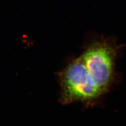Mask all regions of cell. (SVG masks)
<instances>
[{"instance_id":"1","label":"cell","mask_w":126,"mask_h":126,"mask_svg":"<svg viewBox=\"0 0 126 126\" xmlns=\"http://www.w3.org/2000/svg\"><path fill=\"white\" fill-rule=\"evenodd\" d=\"M57 76L61 87L59 100L63 105L92 102L102 96L90 77L81 55L71 61Z\"/></svg>"},{"instance_id":"2","label":"cell","mask_w":126,"mask_h":126,"mask_svg":"<svg viewBox=\"0 0 126 126\" xmlns=\"http://www.w3.org/2000/svg\"><path fill=\"white\" fill-rule=\"evenodd\" d=\"M118 50L116 44L104 39L90 44L81 55L89 76L101 95L108 91L113 82Z\"/></svg>"}]
</instances>
